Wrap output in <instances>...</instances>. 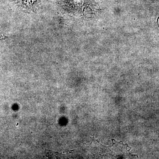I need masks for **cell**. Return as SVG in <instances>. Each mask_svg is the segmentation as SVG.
Returning <instances> with one entry per match:
<instances>
[{"label":"cell","mask_w":159,"mask_h":159,"mask_svg":"<svg viewBox=\"0 0 159 159\" xmlns=\"http://www.w3.org/2000/svg\"><path fill=\"white\" fill-rule=\"evenodd\" d=\"M41 0H20V3L25 9L32 10L39 4Z\"/></svg>","instance_id":"cell-1"}]
</instances>
